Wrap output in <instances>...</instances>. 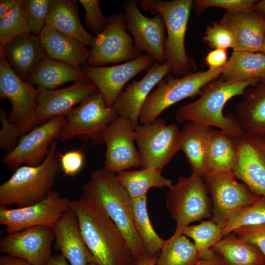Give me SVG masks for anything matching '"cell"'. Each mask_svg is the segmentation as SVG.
<instances>
[{"label": "cell", "instance_id": "obj_1", "mask_svg": "<svg viewBox=\"0 0 265 265\" xmlns=\"http://www.w3.org/2000/svg\"><path fill=\"white\" fill-rule=\"evenodd\" d=\"M85 243L97 265H136L125 237L102 207L91 197L81 193L70 200Z\"/></svg>", "mask_w": 265, "mask_h": 265}, {"label": "cell", "instance_id": "obj_2", "mask_svg": "<svg viewBox=\"0 0 265 265\" xmlns=\"http://www.w3.org/2000/svg\"><path fill=\"white\" fill-rule=\"evenodd\" d=\"M259 82L257 80L233 82L218 78L205 86L196 101L180 107L175 118L179 123L198 122L216 127L234 137H238L244 131L236 116L223 115L224 107L229 100L243 95L247 88Z\"/></svg>", "mask_w": 265, "mask_h": 265}, {"label": "cell", "instance_id": "obj_3", "mask_svg": "<svg viewBox=\"0 0 265 265\" xmlns=\"http://www.w3.org/2000/svg\"><path fill=\"white\" fill-rule=\"evenodd\" d=\"M116 175L104 167L98 168L81 191L93 198L118 226L137 263L148 254L134 226L132 200Z\"/></svg>", "mask_w": 265, "mask_h": 265}, {"label": "cell", "instance_id": "obj_4", "mask_svg": "<svg viewBox=\"0 0 265 265\" xmlns=\"http://www.w3.org/2000/svg\"><path fill=\"white\" fill-rule=\"evenodd\" d=\"M57 140L53 141L41 164L20 166L0 186V206L23 208L40 202L47 197L61 171L56 157Z\"/></svg>", "mask_w": 265, "mask_h": 265}, {"label": "cell", "instance_id": "obj_5", "mask_svg": "<svg viewBox=\"0 0 265 265\" xmlns=\"http://www.w3.org/2000/svg\"><path fill=\"white\" fill-rule=\"evenodd\" d=\"M192 0H140L139 7L153 15H160L164 21L167 36L164 45L166 62L170 66L169 74L176 78L184 77L195 72L194 59L187 54L185 39Z\"/></svg>", "mask_w": 265, "mask_h": 265}, {"label": "cell", "instance_id": "obj_6", "mask_svg": "<svg viewBox=\"0 0 265 265\" xmlns=\"http://www.w3.org/2000/svg\"><path fill=\"white\" fill-rule=\"evenodd\" d=\"M223 68L196 72L179 78L169 73L166 79L159 82L145 101L139 113V124L152 123L169 106L199 94L205 86L219 78Z\"/></svg>", "mask_w": 265, "mask_h": 265}, {"label": "cell", "instance_id": "obj_7", "mask_svg": "<svg viewBox=\"0 0 265 265\" xmlns=\"http://www.w3.org/2000/svg\"><path fill=\"white\" fill-rule=\"evenodd\" d=\"M169 188L166 206L176 222L172 237L182 235L190 223L212 217L211 198L201 176H180Z\"/></svg>", "mask_w": 265, "mask_h": 265}, {"label": "cell", "instance_id": "obj_8", "mask_svg": "<svg viewBox=\"0 0 265 265\" xmlns=\"http://www.w3.org/2000/svg\"><path fill=\"white\" fill-rule=\"evenodd\" d=\"M65 117L57 140L65 142L77 137L97 145L102 144L103 132L119 115L114 105L110 107L106 106L98 91L71 109Z\"/></svg>", "mask_w": 265, "mask_h": 265}, {"label": "cell", "instance_id": "obj_9", "mask_svg": "<svg viewBox=\"0 0 265 265\" xmlns=\"http://www.w3.org/2000/svg\"><path fill=\"white\" fill-rule=\"evenodd\" d=\"M202 177L212 202L211 220L222 229L230 217L260 197L239 183L232 171L209 170Z\"/></svg>", "mask_w": 265, "mask_h": 265}, {"label": "cell", "instance_id": "obj_10", "mask_svg": "<svg viewBox=\"0 0 265 265\" xmlns=\"http://www.w3.org/2000/svg\"><path fill=\"white\" fill-rule=\"evenodd\" d=\"M39 93L37 88L16 74L3 54L0 53V100L8 99L10 102L11 110L8 119L18 126L21 136L39 125L36 112Z\"/></svg>", "mask_w": 265, "mask_h": 265}, {"label": "cell", "instance_id": "obj_11", "mask_svg": "<svg viewBox=\"0 0 265 265\" xmlns=\"http://www.w3.org/2000/svg\"><path fill=\"white\" fill-rule=\"evenodd\" d=\"M180 129L174 123L167 124L160 118L149 124H139L134 135L139 154L141 168L162 170L180 151Z\"/></svg>", "mask_w": 265, "mask_h": 265}, {"label": "cell", "instance_id": "obj_12", "mask_svg": "<svg viewBox=\"0 0 265 265\" xmlns=\"http://www.w3.org/2000/svg\"><path fill=\"white\" fill-rule=\"evenodd\" d=\"M125 15L113 14L107 18L103 31L94 37L87 65L102 67L110 63L128 62L142 55L127 32Z\"/></svg>", "mask_w": 265, "mask_h": 265}, {"label": "cell", "instance_id": "obj_13", "mask_svg": "<svg viewBox=\"0 0 265 265\" xmlns=\"http://www.w3.org/2000/svg\"><path fill=\"white\" fill-rule=\"evenodd\" d=\"M70 200L53 189L44 200L35 204L13 209L0 206V224L8 234L37 226L52 227L69 208Z\"/></svg>", "mask_w": 265, "mask_h": 265}, {"label": "cell", "instance_id": "obj_14", "mask_svg": "<svg viewBox=\"0 0 265 265\" xmlns=\"http://www.w3.org/2000/svg\"><path fill=\"white\" fill-rule=\"evenodd\" d=\"M65 121L64 115L53 117L22 136L15 149L3 157V163L11 170L23 164L32 166L41 164Z\"/></svg>", "mask_w": 265, "mask_h": 265}, {"label": "cell", "instance_id": "obj_15", "mask_svg": "<svg viewBox=\"0 0 265 265\" xmlns=\"http://www.w3.org/2000/svg\"><path fill=\"white\" fill-rule=\"evenodd\" d=\"M125 11L127 30L131 34L136 49L145 52L156 62H166L164 45L165 26L162 17L153 18L144 15L140 11L137 1L127 0L122 4Z\"/></svg>", "mask_w": 265, "mask_h": 265}, {"label": "cell", "instance_id": "obj_16", "mask_svg": "<svg viewBox=\"0 0 265 265\" xmlns=\"http://www.w3.org/2000/svg\"><path fill=\"white\" fill-rule=\"evenodd\" d=\"M154 59L145 53L124 63L107 67L81 66L85 77L96 87L107 107L112 106L125 85L135 76L148 70Z\"/></svg>", "mask_w": 265, "mask_h": 265}, {"label": "cell", "instance_id": "obj_17", "mask_svg": "<svg viewBox=\"0 0 265 265\" xmlns=\"http://www.w3.org/2000/svg\"><path fill=\"white\" fill-rule=\"evenodd\" d=\"M135 128L131 121L119 117L103 132L102 143L106 146L104 168L114 173L141 166L134 143Z\"/></svg>", "mask_w": 265, "mask_h": 265}, {"label": "cell", "instance_id": "obj_18", "mask_svg": "<svg viewBox=\"0 0 265 265\" xmlns=\"http://www.w3.org/2000/svg\"><path fill=\"white\" fill-rule=\"evenodd\" d=\"M236 141L237 159L233 173L254 193L265 196V137L244 131Z\"/></svg>", "mask_w": 265, "mask_h": 265}, {"label": "cell", "instance_id": "obj_19", "mask_svg": "<svg viewBox=\"0 0 265 265\" xmlns=\"http://www.w3.org/2000/svg\"><path fill=\"white\" fill-rule=\"evenodd\" d=\"M54 242L52 227L34 226L4 236L0 240V251L34 265H46L53 256Z\"/></svg>", "mask_w": 265, "mask_h": 265}, {"label": "cell", "instance_id": "obj_20", "mask_svg": "<svg viewBox=\"0 0 265 265\" xmlns=\"http://www.w3.org/2000/svg\"><path fill=\"white\" fill-rule=\"evenodd\" d=\"M97 91L95 85L86 78L64 88L40 91L36 112L38 124L56 116H65Z\"/></svg>", "mask_w": 265, "mask_h": 265}, {"label": "cell", "instance_id": "obj_21", "mask_svg": "<svg viewBox=\"0 0 265 265\" xmlns=\"http://www.w3.org/2000/svg\"><path fill=\"white\" fill-rule=\"evenodd\" d=\"M170 72V66L168 62L160 64L155 62L141 80L132 81L124 88L114 104L119 116L129 119L135 128L139 124V113L148 96Z\"/></svg>", "mask_w": 265, "mask_h": 265}, {"label": "cell", "instance_id": "obj_22", "mask_svg": "<svg viewBox=\"0 0 265 265\" xmlns=\"http://www.w3.org/2000/svg\"><path fill=\"white\" fill-rule=\"evenodd\" d=\"M219 23L228 28L235 40L233 51L262 53L265 36V16L252 8L244 12H226Z\"/></svg>", "mask_w": 265, "mask_h": 265}, {"label": "cell", "instance_id": "obj_23", "mask_svg": "<svg viewBox=\"0 0 265 265\" xmlns=\"http://www.w3.org/2000/svg\"><path fill=\"white\" fill-rule=\"evenodd\" d=\"M52 228L54 249L60 252L70 265L95 263L82 236L77 217L69 207Z\"/></svg>", "mask_w": 265, "mask_h": 265}, {"label": "cell", "instance_id": "obj_24", "mask_svg": "<svg viewBox=\"0 0 265 265\" xmlns=\"http://www.w3.org/2000/svg\"><path fill=\"white\" fill-rule=\"evenodd\" d=\"M0 53L3 54L16 74L26 81L38 63L47 57L39 35L31 32L17 37L4 47L0 46Z\"/></svg>", "mask_w": 265, "mask_h": 265}, {"label": "cell", "instance_id": "obj_25", "mask_svg": "<svg viewBox=\"0 0 265 265\" xmlns=\"http://www.w3.org/2000/svg\"><path fill=\"white\" fill-rule=\"evenodd\" d=\"M39 36L48 57L78 68L87 65L90 50L77 39L47 26Z\"/></svg>", "mask_w": 265, "mask_h": 265}, {"label": "cell", "instance_id": "obj_26", "mask_svg": "<svg viewBox=\"0 0 265 265\" xmlns=\"http://www.w3.org/2000/svg\"><path fill=\"white\" fill-rule=\"evenodd\" d=\"M212 129L195 122H186L180 129L179 143L191 170V175L202 176L207 171L209 135Z\"/></svg>", "mask_w": 265, "mask_h": 265}, {"label": "cell", "instance_id": "obj_27", "mask_svg": "<svg viewBox=\"0 0 265 265\" xmlns=\"http://www.w3.org/2000/svg\"><path fill=\"white\" fill-rule=\"evenodd\" d=\"M46 26L91 47L94 37L83 27L79 17L77 1L51 0Z\"/></svg>", "mask_w": 265, "mask_h": 265}, {"label": "cell", "instance_id": "obj_28", "mask_svg": "<svg viewBox=\"0 0 265 265\" xmlns=\"http://www.w3.org/2000/svg\"><path fill=\"white\" fill-rule=\"evenodd\" d=\"M84 78L80 68L47 56L35 66L26 81L43 91L54 90L67 82H76Z\"/></svg>", "mask_w": 265, "mask_h": 265}, {"label": "cell", "instance_id": "obj_29", "mask_svg": "<svg viewBox=\"0 0 265 265\" xmlns=\"http://www.w3.org/2000/svg\"><path fill=\"white\" fill-rule=\"evenodd\" d=\"M236 106V117L243 131L265 137V82L246 89Z\"/></svg>", "mask_w": 265, "mask_h": 265}, {"label": "cell", "instance_id": "obj_30", "mask_svg": "<svg viewBox=\"0 0 265 265\" xmlns=\"http://www.w3.org/2000/svg\"><path fill=\"white\" fill-rule=\"evenodd\" d=\"M223 265H265V256L256 245L232 232L211 248Z\"/></svg>", "mask_w": 265, "mask_h": 265}, {"label": "cell", "instance_id": "obj_31", "mask_svg": "<svg viewBox=\"0 0 265 265\" xmlns=\"http://www.w3.org/2000/svg\"><path fill=\"white\" fill-rule=\"evenodd\" d=\"M221 76L229 81L257 80L260 82H265V54L260 52L233 51Z\"/></svg>", "mask_w": 265, "mask_h": 265}, {"label": "cell", "instance_id": "obj_32", "mask_svg": "<svg viewBox=\"0 0 265 265\" xmlns=\"http://www.w3.org/2000/svg\"><path fill=\"white\" fill-rule=\"evenodd\" d=\"M237 159L236 137L222 130L212 129L208 141L207 171H232Z\"/></svg>", "mask_w": 265, "mask_h": 265}, {"label": "cell", "instance_id": "obj_33", "mask_svg": "<svg viewBox=\"0 0 265 265\" xmlns=\"http://www.w3.org/2000/svg\"><path fill=\"white\" fill-rule=\"evenodd\" d=\"M161 172L157 168H146L122 171L116 176L133 200L147 195L148 191L153 187L169 188L173 185L172 182L163 177Z\"/></svg>", "mask_w": 265, "mask_h": 265}, {"label": "cell", "instance_id": "obj_34", "mask_svg": "<svg viewBox=\"0 0 265 265\" xmlns=\"http://www.w3.org/2000/svg\"><path fill=\"white\" fill-rule=\"evenodd\" d=\"M199 260L194 243L182 234L165 240L156 265H194Z\"/></svg>", "mask_w": 265, "mask_h": 265}, {"label": "cell", "instance_id": "obj_35", "mask_svg": "<svg viewBox=\"0 0 265 265\" xmlns=\"http://www.w3.org/2000/svg\"><path fill=\"white\" fill-rule=\"evenodd\" d=\"M134 226L146 251L150 255H158L165 242L154 230L150 221L147 195L132 200Z\"/></svg>", "mask_w": 265, "mask_h": 265}, {"label": "cell", "instance_id": "obj_36", "mask_svg": "<svg viewBox=\"0 0 265 265\" xmlns=\"http://www.w3.org/2000/svg\"><path fill=\"white\" fill-rule=\"evenodd\" d=\"M183 234L193 240L200 259L205 260L215 257L211 248L223 238L222 228L212 220L189 225L184 230Z\"/></svg>", "mask_w": 265, "mask_h": 265}, {"label": "cell", "instance_id": "obj_37", "mask_svg": "<svg viewBox=\"0 0 265 265\" xmlns=\"http://www.w3.org/2000/svg\"><path fill=\"white\" fill-rule=\"evenodd\" d=\"M25 0L21 1L0 19V46L4 47L17 37L30 33Z\"/></svg>", "mask_w": 265, "mask_h": 265}, {"label": "cell", "instance_id": "obj_38", "mask_svg": "<svg viewBox=\"0 0 265 265\" xmlns=\"http://www.w3.org/2000/svg\"><path fill=\"white\" fill-rule=\"evenodd\" d=\"M265 223V196H260L254 204L241 210L226 222L222 229L223 237L235 229Z\"/></svg>", "mask_w": 265, "mask_h": 265}, {"label": "cell", "instance_id": "obj_39", "mask_svg": "<svg viewBox=\"0 0 265 265\" xmlns=\"http://www.w3.org/2000/svg\"><path fill=\"white\" fill-rule=\"evenodd\" d=\"M51 0H25L30 32L39 35L46 26Z\"/></svg>", "mask_w": 265, "mask_h": 265}, {"label": "cell", "instance_id": "obj_40", "mask_svg": "<svg viewBox=\"0 0 265 265\" xmlns=\"http://www.w3.org/2000/svg\"><path fill=\"white\" fill-rule=\"evenodd\" d=\"M256 0H193L192 7L195 13L200 14L209 7H219L227 12L237 13L252 8Z\"/></svg>", "mask_w": 265, "mask_h": 265}, {"label": "cell", "instance_id": "obj_41", "mask_svg": "<svg viewBox=\"0 0 265 265\" xmlns=\"http://www.w3.org/2000/svg\"><path fill=\"white\" fill-rule=\"evenodd\" d=\"M203 40L211 48H235L236 43L232 32L219 22H214L207 27Z\"/></svg>", "mask_w": 265, "mask_h": 265}, {"label": "cell", "instance_id": "obj_42", "mask_svg": "<svg viewBox=\"0 0 265 265\" xmlns=\"http://www.w3.org/2000/svg\"><path fill=\"white\" fill-rule=\"evenodd\" d=\"M85 11L84 22L86 27L98 35L104 29L106 23V18L100 8L98 0H80Z\"/></svg>", "mask_w": 265, "mask_h": 265}, {"label": "cell", "instance_id": "obj_43", "mask_svg": "<svg viewBox=\"0 0 265 265\" xmlns=\"http://www.w3.org/2000/svg\"><path fill=\"white\" fill-rule=\"evenodd\" d=\"M6 111L4 108L0 109V120L1 129L0 131V148L8 154L12 152L18 144L21 137L18 126L8 119Z\"/></svg>", "mask_w": 265, "mask_h": 265}, {"label": "cell", "instance_id": "obj_44", "mask_svg": "<svg viewBox=\"0 0 265 265\" xmlns=\"http://www.w3.org/2000/svg\"><path fill=\"white\" fill-rule=\"evenodd\" d=\"M82 148L70 150L64 153L57 152L56 157L59 162L61 171L64 175L73 177L82 169L85 160Z\"/></svg>", "mask_w": 265, "mask_h": 265}, {"label": "cell", "instance_id": "obj_45", "mask_svg": "<svg viewBox=\"0 0 265 265\" xmlns=\"http://www.w3.org/2000/svg\"><path fill=\"white\" fill-rule=\"evenodd\" d=\"M232 232L238 238L257 246L265 256V223L240 227Z\"/></svg>", "mask_w": 265, "mask_h": 265}, {"label": "cell", "instance_id": "obj_46", "mask_svg": "<svg viewBox=\"0 0 265 265\" xmlns=\"http://www.w3.org/2000/svg\"><path fill=\"white\" fill-rule=\"evenodd\" d=\"M228 60L227 50L223 49H216L210 51L205 58L210 70L223 68L226 65Z\"/></svg>", "mask_w": 265, "mask_h": 265}, {"label": "cell", "instance_id": "obj_47", "mask_svg": "<svg viewBox=\"0 0 265 265\" xmlns=\"http://www.w3.org/2000/svg\"><path fill=\"white\" fill-rule=\"evenodd\" d=\"M0 265H34L17 257L5 254L0 257Z\"/></svg>", "mask_w": 265, "mask_h": 265}, {"label": "cell", "instance_id": "obj_48", "mask_svg": "<svg viewBox=\"0 0 265 265\" xmlns=\"http://www.w3.org/2000/svg\"><path fill=\"white\" fill-rule=\"evenodd\" d=\"M20 1L21 0H0V19L11 11Z\"/></svg>", "mask_w": 265, "mask_h": 265}, {"label": "cell", "instance_id": "obj_49", "mask_svg": "<svg viewBox=\"0 0 265 265\" xmlns=\"http://www.w3.org/2000/svg\"><path fill=\"white\" fill-rule=\"evenodd\" d=\"M46 265H70L61 254L52 256Z\"/></svg>", "mask_w": 265, "mask_h": 265}, {"label": "cell", "instance_id": "obj_50", "mask_svg": "<svg viewBox=\"0 0 265 265\" xmlns=\"http://www.w3.org/2000/svg\"><path fill=\"white\" fill-rule=\"evenodd\" d=\"M194 265H223L218 255L215 254V257L212 260H199Z\"/></svg>", "mask_w": 265, "mask_h": 265}, {"label": "cell", "instance_id": "obj_51", "mask_svg": "<svg viewBox=\"0 0 265 265\" xmlns=\"http://www.w3.org/2000/svg\"><path fill=\"white\" fill-rule=\"evenodd\" d=\"M158 255H147L138 261L136 265H156Z\"/></svg>", "mask_w": 265, "mask_h": 265}, {"label": "cell", "instance_id": "obj_52", "mask_svg": "<svg viewBox=\"0 0 265 265\" xmlns=\"http://www.w3.org/2000/svg\"><path fill=\"white\" fill-rule=\"evenodd\" d=\"M252 9L255 11L265 15V0H257L253 6Z\"/></svg>", "mask_w": 265, "mask_h": 265}, {"label": "cell", "instance_id": "obj_53", "mask_svg": "<svg viewBox=\"0 0 265 265\" xmlns=\"http://www.w3.org/2000/svg\"><path fill=\"white\" fill-rule=\"evenodd\" d=\"M262 53L265 54V36L263 48V50H262Z\"/></svg>", "mask_w": 265, "mask_h": 265}, {"label": "cell", "instance_id": "obj_54", "mask_svg": "<svg viewBox=\"0 0 265 265\" xmlns=\"http://www.w3.org/2000/svg\"><path fill=\"white\" fill-rule=\"evenodd\" d=\"M88 265H97L95 263H92L88 264Z\"/></svg>", "mask_w": 265, "mask_h": 265}, {"label": "cell", "instance_id": "obj_55", "mask_svg": "<svg viewBox=\"0 0 265 265\" xmlns=\"http://www.w3.org/2000/svg\"></svg>", "mask_w": 265, "mask_h": 265}]
</instances>
